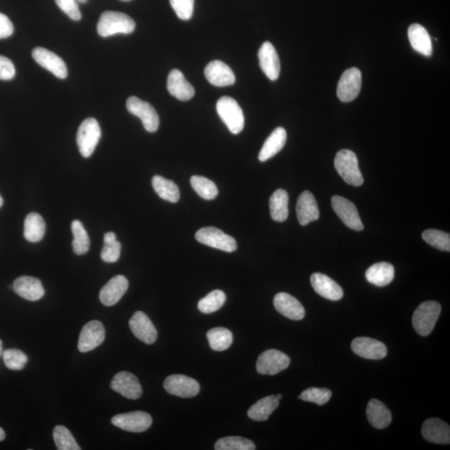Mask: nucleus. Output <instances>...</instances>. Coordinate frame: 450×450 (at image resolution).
<instances>
[{"mask_svg": "<svg viewBox=\"0 0 450 450\" xmlns=\"http://www.w3.org/2000/svg\"><path fill=\"white\" fill-rule=\"evenodd\" d=\"M135 22L124 13L103 12L97 25L98 34L106 38L116 34H129L134 32Z\"/></svg>", "mask_w": 450, "mask_h": 450, "instance_id": "1", "label": "nucleus"}, {"mask_svg": "<svg viewBox=\"0 0 450 450\" xmlns=\"http://www.w3.org/2000/svg\"><path fill=\"white\" fill-rule=\"evenodd\" d=\"M218 115L229 131L233 134H240L245 127V116L238 102L231 97L223 96L216 105Z\"/></svg>", "mask_w": 450, "mask_h": 450, "instance_id": "2", "label": "nucleus"}, {"mask_svg": "<svg viewBox=\"0 0 450 450\" xmlns=\"http://www.w3.org/2000/svg\"><path fill=\"white\" fill-rule=\"evenodd\" d=\"M335 167L338 174L350 186H360L364 184V177L359 168L356 155L349 150H342L337 153Z\"/></svg>", "mask_w": 450, "mask_h": 450, "instance_id": "3", "label": "nucleus"}, {"mask_svg": "<svg viewBox=\"0 0 450 450\" xmlns=\"http://www.w3.org/2000/svg\"><path fill=\"white\" fill-rule=\"evenodd\" d=\"M441 312V306L435 301H426L418 305L413 315V326L420 336L431 334Z\"/></svg>", "mask_w": 450, "mask_h": 450, "instance_id": "4", "label": "nucleus"}, {"mask_svg": "<svg viewBox=\"0 0 450 450\" xmlns=\"http://www.w3.org/2000/svg\"><path fill=\"white\" fill-rule=\"evenodd\" d=\"M101 137V129L98 121L88 118L79 125L77 137V146L81 155L89 158L93 155Z\"/></svg>", "mask_w": 450, "mask_h": 450, "instance_id": "5", "label": "nucleus"}, {"mask_svg": "<svg viewBox=\"0 0 450 450\" xmlns=\"http://www.w3.org/2000/svg\"><path fill=\"white\" fill-rule=\"evenodd\" d=\"M195 238L202 245L228 252V253L237 250V242L235 238L226 235L217 228H202L196 232Z\"/></svg>", "mask_w": 450, "mask_h": 450, "instance_id": "6", "label": "nucleus"}, {"mask_svg": "<svg viewBox=\"0 0 450 450\" xmlns=\"http://www.w3.org/2000/svg\"><path fill=\"white\" fill-rule=\"evenodd\" d=\"M290 359L285 353L277 349H268L261 354L256 363V370L260 375H276L286 370Z\"/></svg>", "mask_w": 450, "mask_h": 450, "instance_id": "7", "label": "nucleus"}, {"mask_svg": "<svg viewBox=\"0 0 450 450\" xmlns=\"http://www.w3.org/2000/svg\"><path fill=\"white\" fill-rule=\"evenodd\" d=\"M126 107L130 114L141 120L143 127L148 132H156L160 126V118L154 107L148 102L139 100L137 97H129Z\"/></svg>", "mask_w": 450, "mask_h": 450, "instance_id": "8", "label": "nucleus"}, {"mask_svg": "<svg viewBox=\"0 0 450 450\" xmlns=\"http://www.w3.org/2000/svg\"><path fill=\"white\" fill-rule=\"evenodd\" d=\"M111 423L121 430L132 433H142L150 429L153 420L150 413L134 411L120 413L112 418Z\"/></svg>", "mask_w": 450, "mask_h": 450, "instance_id": "9", "label": "nucleus"}, {"mask_svg": "<svg viewBox=\"0 0 450 450\" xmlns=\"http://www.w3.org/2000/svg\"><path fill=\"white\" fill-rule=\"evenodd\" d=\"M362 74L357 68L344 72L338 84L337 96L342 102H350L356 98L361 90Z\"/></svg>", "mask_w": 450, "mask_h": 450, "instance_id": "10", "label": "nucleus"}, {"mask_svg": "<svg viewBox=\"0 0 450 450\" xmlns=\"http://www.w3.org/2000/svg\"><path fill=\"white\" fill-rule=\"evenodd\" d=\"M332 208L346 226L354 231H361L364 224L360 219L356 206L344 197L335 195L332 198Z\"/></svg>", "mask_w": 450, "mask_h": 450, "instance_id": "11", "label": "nucleus"}, {"mask_svg": "<svg viewBox=\"0 0 450 450\" xmlns=\"http://www.w3.org/2000/svg\"><path fill=\"white\" fill-rule=\"evenodd\" d=\"M164 387L169 394L181 398L195 397L200 391L199 382L183 375H173L166 378Z\"/></svg>", "mask_w": 450, "mask_h": 450, "instance_id": "12", "label": "nucleus"}, {"mask_svg": "<svg viewBox=\"0 0 450 450\" xmlns=\"http://www.w3.org/2000/svg\"><path fill=\"white\" fill-rule=\"evenodd\" d=\"M105 339V330L98 321H90L80 332L78 349L81 353H87L100 346Z\"/></svg>", "mask_w": 450, "mask_h": 450, "instance_id": "13", "label": "nucleus"}, {"mask_svg": "<svg viewBox=\"0 0 450 450\" xmlns=\"http://www.w3.org/2000/svg\"><path fill=\"white\" fill-rule=\"evenodd\" d=\"M111 389L129 399H138L141 397L143 390L138 378L133 373L126 371L116 373L111 381Z\"/></svg>", "mask_w": 450, "mask_h": 450, "instance_id": "14", "label": "nucleus"}, {"mask_svg": "<svg viewBox=\"0 0 450 450\" xmlns=\"http://www.w3.org/2000/svg\"><path fill=\"white\" fill-rule=\"evenodd\" d=\"M32 56L37 64L51 72L57 78L67 77L68 69L65 63L55 53L46 49L38 47L33 49Z\"/></svg>", "mask_w": 450, "mask_h": 450, "instance_id": "15", "label": "nucleus"}, {"mask_svg": "<svg viewBox=\"0 0 450 450\" xmlns=\"http://www.w3.org/2000/svg\"><path fill=\"white\" fill-rule=\"evenodd\" d=\"M130 330L135 337L147 345H153L157 340L158 332L150 318L142 311L135 312L129 321Z\"/></svg>", "mask_w": 450, "mask_h": 450, "instance_id": "16", "label": "nucleus"}, {"mask_svg": "<svg viewBox=\"0 0 450 450\" xmlns=\"http://www.w3.org/2000/svg\"><path fill=\"white\" fill-rule=\"evenodd\" d=\"M353 352L367 359H381L387 355V347L384 343L367 337H359L351 344Z\"/></svg>", "mask_w": 450, "mask_h": 450, "instance_id": "17", "label": "nucleus"}, {"mask_svg": "<svg viewBox=\"0 0 450 450\" xmlns=\"http://www.w3.org/2000/svg\"><path fill=\"white\" fill-rule=\"evenodd\" d=\"M258 56L261 70L270 80H276L281 74V62L276 48L271 43L264 42Z\"/></svg>", "mask_w": 450, "mask_h": 450, "instance_id": "18", "label": "nucleus"}, {"mask_svg": "<svg viewBox=\"0 0 450 450\" xmlns=\"http://www.w3.org/2000/svg\"><path fill=\"white\" fill-rule=\"evenodd\" d=\"M277 311L292 321H301L305 316V310L300 301L287 292H278L274 299Z\"/></svg>", "mask_w": 450, "mask_h": 450, "instance_id": "19", "label": "nucleus"}, {"mask_svg": "<svg viewBox=\"0 0 450 450\" xmlns=\"http://www.w3.org/2000/svg\"><path fill=\"white\" fill-rule=\"evenodd\" d=\"M205 75L211 84L225 87L236 83V75L226 64L219 60L210 62L206 66Z\"/></svg>", "mask_w": 450, "mask_h": 450, "instance_id": "20", "label": "nucleus"}, {"mask_svg": "<svg viewBox=\"0 0 450 450\" xmlns=\"http://www.w3.org/2000/svg\"><path fill=\"white\" fill-rule=\"evenodd\" d=\"M422 435L429 442L449 444L450 428L446 423L437 418H429L423 424Z\"/></svg>", "mask_w": 450, "mask_h": 450, "instance_id": "21", "label": "nucleus"}, {"mask_svg": "<svg viewBox=\"0 0 450 450\" xmlns=\"http://www.w3.org/2000/svg\"><path fill=\"white\" fill-rule=\"evenodd\" d=\"M13 290L21 298L29 301H38L44 296L41 281L37 278L21 276L13 282Z\"/></svg>", "mask_w": 450, "mask_h": 450, "instance_id": "22", "label": "nucleus"}, {"mask_svg": "<svg viewBox=\"0 0 450 450\" xmlns=\"http://www.w3.org/2000/svg\"><path fill=\"white\" fill-rule=\"evenodd\" d=\"M129 281L123 276H117L103 286L100 292V300L103 305L112 306L122 299L128 290Z\"/></svg>", "mask_w": 450, "mask_h": 450, "instance_id": "23", "label": "nucleus"}, {"mask_svg": "<svg viewBox=\"0 0 450 450\" xmlns=\"http://www.w3.org/2000/svg\"><path fill=\"white\" fill-rule=\"evenodd\" d=\"M310 281L315 292L325 299L337 301L344 295L342 288L326 274L314 273L310 278Z\"/></svg>", "mask_w": 450, "mask_h": 450, "instance_id": "24", "label": "nucleus"}, {"mask_svg": "<svg viewBox=\"0 0 450 450\" xmlns=\"http://www.w3.org/2000/svg\"><path fill=\"white\" fill-rule=\"evenodd\" d=\"M167 88L171 96L181 101H190L195 96V89L179 70H173L170 72L168 76Z\"/></svg>", "mask_w": 450, "mask_h": 450, "instance_id": "25", "label": "nucleus"}, {"mask_svg": "<svg viewBox=\"0 0 450 450\" xmlns=\"http://www.w3.org/2000/svg\"><path fill=\"white\" fill-rule=\"evenodd\" d=\"M297 217L303 226L319 218V210L316 200L309 191H304L299 197L296 205Z\"/></svg>", "mask_w": 450, "mask_h": 450, "instance_id": "26", "label": "nucleus"}, {"mask_svg": "<svg viewBox=\"0 0 450 450\" xmlns=\"http://www.w3.org/2000/svg\"><path fill=\"white\" fill-rule=\"evenodd\" d=\"M282 395H269L258 400L248 411V416L255 421H266L273 412L278 407Z\"/></svg>", "mask_w": 450, "mask_h": 450, "instance_id": "27", "label": "nucleus"}, {"mask_svg": "<svg viewBox=\"0 0 450 450\" xmlns=\"http://www.w3.org/2000/svg\"><path fill=\"white\" fill-rule=\"evenodd\" d=\"M409 42L416 51L421 55L429 57L433 53V46L430 36L425 27L418 24L409 26L408 30Z\"/></svg>", "mask_w": 450, "mask_h": 450, "instance_id": "28", "label": "nucleus"}, {"mask_svg": "<svg viewBox=\"0 0 450 450\" xmlns=\"http://www.w3.org/2000/svg\"><path fill=\"white\" fill-rule=\"evenodd\" d=\"M366 415L371 425L378 430L385 429L392 421V415H391L390 409L380 400L375 399H373L368 402Z\"/></svg>", "mask_w": 450, "mask_h": 450, "instance_id": "29", "label": "nucleus"}, {"mask_svg": "<svg viewBox=\"0 0 450 450\" xmlns=\"http://www.w3.org/2000/svg\"><path fill=\"white\" fill-rule=\"evenodd\" d=\"M287 141L286 130L282 127H278L274 130L265 141L262 148L259 152V160L261 162L267 161L272 157L277 155Z\"/></svg>", "mask_w": 450, "mask_h": 450, "instance_id": "30", "label": "nucleus"}, {"mask_svg": "<svg viewBox=\"0 0 450 450\" xmlns=\"http://www.w3.org/2000/svg\"><path fill=\"white\" fill-rule=\"evenodd\" d=\"M367 281L379 287L388 285L394 278V268L392 264L380 262L373 264L366 273Z\"/></svg>", "mask_w": 450, "mask_h": 450, "instance_id": "31", "label": "nucleus"}, {"mask_svg": "<svg viewBox=\"0 0 450 450\" xmlns=\"http://www.w3.org/2000/svg\"><path fill=\"white\" fill-rule=\"evenodd\" d=\"M289 195L285 191L277 190L269 199L270 215L277 222H283L289 216Z\"/></svg>", "mask_w": 450, "mask_h": 450, "instance_id": "32", "label": "nucleus"}, {"mask_svg": "<svg viewBox=\"0 0 450 450\" xmlns=\"http://www.w3.org/2000/svg\"><path fill=\"white\" fill-rule=\"evenodd\" d=\"M45 229H46V224L41 215L37 213H30L27 215L24 231V236L27 240L32 243L41 240L45 235Z\"/></svg>", "mask_w": 450, "mask_h": 450, "instance_id": "33", "label": "nucleus"}, {"mask_svg": "<svg viewBox=\"0 0 450 450\" xmlns=\"http://www.w3.org/2000/svg\"><path fill=\"white\" fill-rule=\"evenodd\" d=\"M152 186L161 199L170 202H177L179 200V187L171 180L160 176V175H155L152 179Z\"/></svg>", "mask_w": 450, "mask_h": 450, "instance_id": "34", "label": "nucleus"}, {"mask_svg": "<svg viewBox=\"0 0 450 450\" xmlns=\"http://www.w3.org/2000/svg\"><path fill=\"white\" fill-rule=\"evenodd\" d=\"M207 338H208L210 348L219 352L228 349L233 343L232 332L225 328H212L207 333Z\"/></svg>", "mask_w": 450, "mask_h": 450, "instance_id": "35", "label": "nucleus"}, {"mask_svg": "<svg viewBox=\"0 0 450 450\" xmlns=\"http://www.w3.org/2000/svg\"><path fill=\"white\" fill-rule=\"evenodd\" d=\"M71 229L74 236L72 244L75 253L77 255L86 254L89 250L90 240L84 225L79 220H74L71 224Z\"/></svg>", "mask_w": 450, "mask_h": 450, "instance_id": "36", "label": "nucleus"}, {"mask_svg": "<svg viewBox=\"0 0 450 450\" xmlns=\"http://www.w3.org/2000/svg\"><path fill=\"white\" fill-rule=\"evenodd\" d=\"M192 188L202 199L211 200L217 197L219 191L216 184L209 179L195 175L191 177Z\"/></svg>", "mask_w": 450, "mask_h": 450, "instance_id": "37", "label": "nucleus"}, {"mask_svg": "<svg viewBox=\"0 0 450 450\" xmlns=\"http://www.w3.org/2000/svg\"><path fill=\"white\" fill-rule=\"evenodd\" d=\"M225 301H226V295L224 292L222 290H216L202 298L198 304V308L202 313L212 314L221 308Z\"/></svg>", "mask_w": 450, "mask_h": 450, "instance_id": "38", "label": "nucleus"}, {"mask_svg": "<svg viewBox=\"0 0 450 450\" xmlns=\"http://www.w3.org/2000/svg\"><path fill=\"white\" fill-rule=\"evenodd\" d=\"M53 437L58 450H80L73 435L65 426H56L53 431Z\"/></svg>", "mask_w": 450, "mask_h": 450, "instance_id": "39", "label": "nucleus"}, {"mask_svg": "<svg viewBox=\"0 0 450 450\" xmlns=\"http://www.w3.org/2000/svg\"><path fill=\"white\" fill-rule=\"evenodd\" d=\"M216 450H255V444L251 440L238 437V436H229L219 439L215 443Z\"/></svg>", "mask_w": 450, "mask_h": 450, "instance_id": "40", "label": "nucleus"}, {"mask_svg": "<svg viewBox=\"0 0 450 450\" xmlns=\"http://www.w3.org/2000/svg\"><path fill=\"white\" fill-rule=\"evenodd\" d=\"M422 238L427 244L436 249L450 251V235L448 233L437 231V229H428L423 232Z\"/></svg>", "mask_w": 450, "mask_h": 450, "instance_id": "41", "label": "nucleus"}, {"mask_svg": "<svg viewBox=\"0 0 450 450\" xmlns=\"http://www.w3.org/2000/svg\"><path fill=\"white\" fill-rule=\"evenodd\" d=\"M4 364L12 371H20L28 362V357L20 349H10L2 353Z\"/></svg>", "mask_w": 450, "mask_h": 450, "instance_id": "42", "label": "nucleus"}, {"mask_svg": "<svg viewBox=\"0 0 450 450\" xmlns=\"http://www.w3.org/2000/svg\"><path fill=\"white\" fill-rule=\"evenodd\" d=\"M332 392L326 388H309L303 391L299 398L303 401L311 402L318 405H323L330 401Z\"/></svg>", "mask_w": 450, "mask_h": 450, "instance_id": "43", "label": "nucleus"}, {"mask_svg": "<svg viewBox=\"0 0 450 450\" xmlns=\"http://www.w3.org/2000/svg\"><path fill=\"white\" fill-rule=\"evenodd\" d=\"M171 6L180 20L191 19L195 0H169Z\"/></svg>", "mask_w": 450, "mask_h": 450, "instance_id": "44", "label": "nucleus"}, {"mask_svg": "<svg viewBox=\"0 0 450 450\" xmlns=\"http://www.w3.org/2000/svg\"><path fill=\"white\" fill-rule=\"evenodd\" d=\"M121 253V244L118 240L103 242L101 259L105 263H115L119 260Z\"/></svg>", "mask_w": 450, "mask_h": 450, "instance_id": "45", "label": "nucleus"}, {"mask_svg": "<svg viewBox=\"0 0 450 450\" xmlns=\"http://www.w3.org/2000/svg\"><path fill=\"white\" fill-rule=\"evenodd\" d=\"M55 1L58 8L65 13L71 20L79 21L82 18L77 0H55Z\"/></svg>", "mask_w": 450, "mask_h": 450, "instance_id": "46", "label": "nucleus"}, {"mask_svg": "<svg viewBox=\"0 0 450 450\" xmlns=\"http://www.w3.org/2000/svg\"><path fill=\"white\" fill-rule=\"evenodd\" d=\"M15 74V67L10 58L0 56V79L11 80Z\"/></svg>", "mask_w": 450, "mask_h": 450, "instance_id": "47", "label": "nucleus"}, {"mask_svg": "<svg viewBox=\"0 0 450 450\" xmlns=\"http://www.w3.org/2000/svg\"><path fill=\"white\" fill-rule=\"evenodd\" d=\"M13 33V25L10 19L0 13V39L10 37Z\"/></svg>", "mask_w": 450, "mask_h": 450, "instance_id": "48", "label": "nucleus"}, {"mask_svg": "<svg viewBox=\"0 0 450 450\" xmlns=\"http://www.w3.org/2000/svg\"><path fill=\"white\" fill-rule=\"evenodd\" d=\"M117 240L115 233L109 232L106 233L105 237H103V242H111Z\"/></svg>", "mask_w": 450, "mask_h": 450, "instance_id": "49", "label": "nucleus"}, {"mask_svg": "<svg viewBox=\"0 0 450 450\" xmlns=\"http://www.w3.org/2000/svg\"><path fill=\"white\" fill-rule=\"evenodd\" d=\"M4 439H6V433H4L2 428L0 427V441H3Z\"/></svg>", "mask_w": 450, "mask_h": 450, "instance_id": "50", "label": "nucleus"}, {"mask_svg": "<svg viewBox=\"0 0 450 450\" xmlns=\"http://www.w3.org/2000/svg\"><path fill=\"white\" fill-rule=\"evenodd\" d=\"M2 353H3V343H2V341L0 340V356H1Z\"/></svg>", "mask_w": 450, "mask_h": 450, "instance_id": "51", "label": "nucleus"}, {"mask_svg": "<svg viewBox=\"0 0 450 450\" xmlns=\"http://www.w3.org/2000/svg\"><path fill=\"white\" fill-rule=\"evenodd\" d=\"M4 204V200L1 195H0V208H1L2 205Z\"/></svg>", "mask_w": 450, "mask_h": 450, "instance_id": "52", "label": "nucleus"}, {"mask_svg": "<svg viewBox=\"0 0 450 450\" xmlns=\"http://www.w3.org/2000/svg\"><path fill=\"white\" fill-rule=\"evenodd\" d=\"M79 3L85 4L88 1V0H77Z\"/></svg>", "mask_w": 450, "mask_h": 450, "instance_id": "53", "label": "nucleus"}, {"mask_svg": "<svg viewBox=\"0 0 450 450\" xmlns=\"http://www.w3.org/2000/svg\"><path fill=\"white\" fill-rule=\"evenodd\" d=\"M122 1H129V0H122Z\"/></svg>", "mask_w": 450, "mask_h": 450, "instance_id": "54", "label": "nucleus"}]
</instances>
